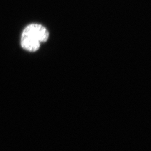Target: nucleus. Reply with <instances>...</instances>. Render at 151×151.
Listing matches in <instances>:
<instances>
[{
  "label": "nucleus",
  "mask_w": 151,
  "mask_h": 151,
  "mask_svg": "<svg viewBox=\"0 0 151 151\" xmlns=\"http://www.w3.org/2000/svg\"><path fill=\"white\" fill-rule=\"evenodd\" d=\"M49 32L43 25L32 24L27 25L22 32L21 45L24 49L34 52L38 50L40 44L48 40Z\"/></svg>",
  "instance_id": "nucleus-1"
}]
</instances>
